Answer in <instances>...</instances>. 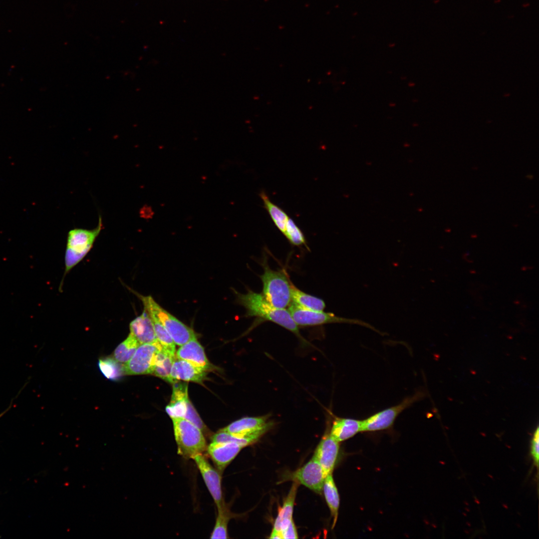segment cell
<instances>
[{
  "label": "cell",
  "mask_w": 539,
  "mask_h": 539,
  "mask_svg": "<svg viewBox=\"0 0 539 539\" xmlns=\"http://www.w3.org/2000/svg\"><path fill=\"white\" fill-rule=\"evenodd\" d=\"M531 455L534 460L535 465L538 467L539 459V428L535 431L531 443Z\"/></svg>",
  "instance_id": "f546056e"
},
{
  "label": "cell",
  "mask_w": 539,
  "mask_h": 539,
  "mask_svg": "<svg viewBox=\"0 0 539 539\" xmlns=\"http://www.w3.org/2000/svg\"><path fill=\"white\" fill-rule=\"evenodd\" d=\"M298 483L294 482L285 499L282 507L278 508L272 532L281 534L292 521V513Z\"/></svg>",
  "instance_id": "d6986e66"
},
{
  "label": "cell",
  "mask_w": 539,
  "mask_h": 539,
  "mask_svg": "<svg viewBox=\"0 0 539 539\" xmlns=\"http://www.w3.org/2000/svg\"><path fill=\"white\" fill-rule=\"evenodd\" d=\"M150 316L153 322L158 341L164 350L173 355H176V344L166 329L158 319L150 314Z\"/></svg>",
  "instance_id": "484cf974"
},
{
  "label": "cell",
  "mask_w": 539,
  "mask_h": 539,
  "mask_svg": "<svg viewBox=\"0 0 539 539\" xmlns=\"http://www.w3.org/2000/svg\"><path fill=\"white\" fill-rule=\"evenodd\" d=\"M287 309L299 327L344 323L363 326L384 335V333H382L369 323L360 319L338 316L333 313L325 312L324 311L306 309L292 302L288 306Z\"/></svg>",
  "instance_id": "8992f818"
},
{
  "label": "cell",
  "mask_w": 539,
  "mask_h": 539,
  "mask_svg": "<svg viewBox=\"0 0 539 539\" xmlns=\"http://www.w3.org/2000/svg\"><path fill=\"white\" fill-rule=\"evenodd\" d=\"M264 272L260 275L263 283V292L266 299L272 306L285 308L291 302V285L284 269L274 270L271 269L266 259L261 263Z\"/></svg>",
  "instance_id": "7a4b0ae2"
},
{
  "label": "cell",
  "mask_w": 539,
  "mask_h": 539,
  "mask_svg": "<svg viewBox=\"0 0 539 539\" xmlns=\"http://www.w3.org/2000/svg\"><path fill=\"white\" fill-rule=\"evenodd\" d=\"M130 333L140 344L158 343L150 314L146 309L130 323Z\"/></svg>",
  "instance_id": "9a60e30c"
},
{
  "label": "cell",
  "mask_w": 539,
  "mask_h": 539,
  "mask_svg": "<svg viewBox=\"0 0 539 539\" xmlns=\"http://www.w3.org/2000/svg\"><path fill=\"white\" fill-rule=\"evenodd\" d=\"M173 384L171 400L166 407V411L171 418H183L187 411L189 401L187 384L177 381Z\"/></svg>",
  "instance_id": "ac0fdd59"
},
{
  "label": "cell",
  "mask_w": 539,
  "mask_h": 539,
  "mask_svg": "<svg viewBox=\"0 0 539 539\" xmlns=\"http://www.w3.org/2000/svg\"><path fill=\"white\" fill-rule=\"evenodd\" d=\"M207 375V371L176 357L171 370V377L175 381L181 380L202 384Z\"/></svg>",
  "instance_id": "2e32d148"
},
{
  "label": "cell",
  "mask_w": 539,
  "mask_h": 539,
  "mask_svg": "<svg viewBox=\"0 0 539 539\" xmlns=\"http://www.w3.org/2000/svg\"><path fill=\"white\" fill-rule=\"evenodd\" d=\"M140 343L131 334L121 343H120L113 352V358L117 361L125 364L132 357Z\"/></svg>",
  "instance_id": "d4e9b609"
},
{
  "label": "cell",
  "mask_w": 539,
  "mask_h": 539,
  "mask_svg": "<svg viewBox=\"0 0 539 539\" xmlns=\"http://www.w3.org/2000/svg\"><path fill=\"white\" fill-rule=\"evenodd\" d=\"M291 302L304 309L323 311L325 303L322 299L307 294L291 285Z\"/></svg>",
  "instance_id": "44dd1931"
},
{
  "label": "cell",
  "mask_w": 539,
  "mask_h": 539,
  "mask_svg": "<svg viewBox=\"0 0 539 539\" xmlns=\"http://www.w3.org/2000/svg\"><path fill=\"white\" fill-rule=\"evenodd\" d=\"M98 367L102 374L108 379L117 380L126 375L124 364L114 358H101L98 361Z\"/></svg>",
  "instance_id": "cb8c5ba5"
},
{
  "label": "cell",
  "mask_w": 539,
  "mask_h": 539,
  "mask_svg": "<svg viewBox=\"0 0 539 539\" xmlns=\"http://www.w3.org/2000/svg\"><path fill=\"white\" fill-rule=\"evenodd\" d=\"M339 442L327 432L322 437L313 456L320 465L327 476L332 474L339 451Z\"/></svg>",
  "instance_id": "7c38bea8"
},
{
  "label": "cell",
  "mask_w": 539,
  "mask_h": 539,
  "mask_svg": "<svg viewBox=\"0 0 539 539\" xmlns=\"http://www.w3.org/2000/svg\"><path fill=\"white\" fill-rule=\"evenodd\" d=\"M10 407H11V406H9V407H8V408H7V409H6L5 410H4V411L3 412H2V413H1L0 414V418H1V417H2V416H3V415H4V414H5V413H6V412H7V411H8V410H9V409L10 408Z\"/></svg>",
  "instance_id": "d6a6232c"
},
{
  "label": "cell",
  "mask_w": 539,
  "mask_h": 539,
  "mask_svg": "<svg viewBox=\"0 0 539 539\" xmlns=\"http://www.w3.org/2000/svg\"><path fill=\"white\" fill-rule=\"evenodd\" d=\"M102 228L100 217L97 226L93 230L76 228L68 232L65 254V275L89 252Z\"/></svg>",
  "instance_id": "5b68a950"
},
{
  "label": "cell",
  "mask_w": 539,
  "mask_h": 539,
  "mask_svg": "<svg viewBox=\"0 0 539 539\" xmlns=\"http://www.w3.org/2000/svg\"><path fill=\"white\" fill-rule=\"evenodd\" d=\"M243 448L241 445L232 442H212L207 451L218 471L222 473Z\"/></svg>",
  "instance_id": "4fadbf2b"
},
{
  "label": "cell",
  "mask_w": 539,
  "mask_h": 539,
  "mask_svg": "<svg viewBox=\"0 0 539 539\" xmlns=\"http://www.w3.org/2000/svg\"><path fill=\"white\" fill-rule=\"evenodd\" d=\"M270 415L246 417L237 420L221 430L230 434L249 439L254 443L270 430L273 423Z\"/></svg>",
  "instance_id": "ba28073f"
},
{
  "label": "cell",
  "mask_w": 539,
  "mask_h": 539,
  "mask_svg": "<svg viewBox=\"0 0 539 539\" xmlns=\"http://www.w3.org/2000/svg\"><path fill=\"white\" fill-rule=\"evenodd\" d=\"M183 418L191 422L199 428L203 432L204 431L206 432V426L189 400L188 402L186 413Z\"/></svg>",
  "instance_id": "f1b7e54d"
},
{
  "label": "cell",
  "mask_w": 539,
  "mask_h": 539,
  "mask_svg": "<svg viewBox=\"0 0 539 539\" xmlns=\"http://www.w3.org/2000/svg\"><path fill=\"white\" fill-rule=\"evenodd\" d=\"M180 346L176 351L177 358L186 360L207 371L213 368L212 364L206 356L203 346L197 338Z\"/></svg>",
  "instance_id": "5bb4252c"
},
{
  "label": "cell",
  "mask_w": 539,
  "mask_h": 539,
  "mask_svg": "<svg viewBox=\"0 0 539 539\" xmlns=\"http://www.w3.org/2000/svg\"><path fill=\"white\" fill-rule=\"evenodd\" d=\"M281 535L282 539L298 538L296 527L293 520L287 528L281 532Z\"/></svg>",
  "instance_id": "4dcf8cb0"
},
{
  "label": "cell",
  "mask_w": 539,
  "mask_h": 539,
  "mask_svg": "<svg viewBox=\"0 0 539 539\" xmlns=\"http://www.w3.org/2000/svg\"><path fill=\"white\" fill-rule=\"evenodd\" d=\"M283 235L292 245L296 246L304 245L307 247L305 238L302 231L289 218L286 224Z\"/></svg>",
  "instance_id": "83f0119b"
},
{
  "label": "cell",
  "mask_w": 539,
  "mask_h": 539,
  "mask_svg": "<svg viewBox=\"0 0 539 539\" xmlns=\"http://www.w3.org/2000/svg\"><path fill=\"white\" fill-rule=\"evenodd\" d=\"M193 459L215 501L218 510L225 508L226 507L222 495L220 472L212 466L202 454L196 456Z\"/></svg>",
  "instance_id": "8fae6325"
},
{
  "label": "cell",
  "mask_w": 539,
  "mask_h": 539,
  "mask_svg": "<svg viewBox=\"0 0 539 539\" xmlns=\"http://www.w3.org/2000/svg\"><path fill=\"white\" fill-rule=\"evenodd\" d=\"M362 420L333 416L330 435L339 442L349 439L361 432Z\"/></svg>",
  "instance_id": "e0dca14e"
},
{
  "label": "cell",
  "mask_w": 539,
  "mask_h": 539,
  "mask_svg": "<svg viewBox=\"0 0 539 539\" xmlns=\"http://www.w3.org/2000/svg\"><path fill=\"white\" fill-rule=\"evenodd\" d=\"M322 491L331 512L333 519L332 528H333L337 520L340 500L338 490L332 474H329L325 477L323 484Z\"/></svg>",
  "instance_id": "7402d4cb"
},
{
  "label": "cell",
  "mask_w": 539,
  "mask_h": 539,
  "mask_svg": "<svg viewBox=\"0 0 539 539\" xmlns=\"http://www.w3.org/2000/svg\"><path fill=\"white\" fill-rule=\"evenodd\" d=\"M142 301L144 308L158 319L166 329L175 344L181 346L197 338L193 329L181 322L161 307L150 296H143L136 293Z\"/></svg>",
  "instance_id": "277c9868"
},
{
  "label": "cell",
  "mask_w": 539,
  "mask_h": 539,
  "mask_svg": "<svg viewBox=\"0 0 539 539\" xmlns=\"http://www.w3.org/2000/svg\"><path fill=\"white\" fill-rule=\"evenodd\" d=\"M260 196L263 201L265 208L268 211L275 225L284 234L286 224L289 219L288 216L281 208L271 202L264 191H262Z\"/></svg>",
  "instance_id": "603a6c76"
},
{
  "label": "cell",
  "mask_w": 539,
  "mask_h": 539,
  "mask_svg": "<svg viewBox=\"0 0 539 539\" xmlns=\"http://www.w3.org/2000/svg\"><path fill=\"white\" fill-rule=\"evenodd\" d=\"M424 393L418 391L400 403L378 412L362 420L361 432H375L390 428L397 417L405 409L422 399Z\"/></svg>",
  "instance_id": "52a82bcc"
},
{
  "label": "cell",
  "mask_w": 539,
  "mask_h": 539,
  "mask_svg": "<svg viewBox=\"0 0 539 539\" xmlns=\"http://www.w3.org/2000/svg\"><path fill=\"white\" fill-rule=\"evenodd\" d=\"M175 357V355L169 353L163 348L159 349L154 357L151 374L170 383L176 382L171 377V370Z\"/></svg>",
  "instance_id": "ffe728a7"
},
{
  "label": "cell",
  "mask_w": 539,
  "mask_h": 539,
  "mask_svg": "<svg viewBox=\"0 0 539 539\" xmlns=\"http://www.w3.org/2000/svg\"><path fill=\"white\" fill-rule=\"evenodd\" d=\"M326 475L319 463L312 458L303 466L288 475V479L321 494Z\"/></svg>",
  "instance_id": "30bf717a"
},
{
  "label": "cell",
  "mask_w": 539,
  "mask_h": 539,
  "mask_svg": "<svg viewBox=\"0 0 539 539\" xmlns=\"http://www.w3.org/2000/svg\"><path fill=\"white\" fill-rule=\"evenodd\" d=\"M237 301L246 310L247 317H256L258 321H270L293 333L303 345H311L300 334L299 327L293 320L288 309L274 307L265 298L262 293L249 289L246 293L236 292Z\"/></svg>",
  "instance_id": "6da1fadb"
},
{
  "label": "cell",
  "mask_w": 539,
  "mask_h": 539,
  "mask_svg": "<svg viewBox=\"0 0 539 539\" xmlns=\"http://www.w3.org/2000/svg\"><path fill=\"white\" fill-rule=\"evenodd\" d=\"M232 515L227 507L218 510L216 524L210 537L211 539H227L228 524Z\"/></svg>",
  "instance_id": "4316f807"
},
{
  "label": "cell",
  "mask_w": 539,
  "mask_h": 539,
  "mask_svg": "<svg viewBox=\"0 0 539 539\" xmlns=\"http://www.w3.org/2000/svg\"><path fill=\"white\" fill-rule=\"evenodd\" d=\"M161 348L159 342L140 344L131 359L124 364L126 375L151 374L156 353Z\"/></svg>",
  "instance_id": "9c48e42d"
},
{
  "label": "cell",
  "mask_w": 539,
  "mask_h": 539,
  "mask_svg": "<svg viewBox=\"0 0 539 539\" xmlns=\"http://www.w3.org/2000/svg\"><path fill=\"white\" fill-rule=\"evenodd\" d=\"M178 453L186 459H193L207 450L203 432L183 418H172Z\"/></svg>",
  "instance_id": "3957f363"
},
{
  "label": "cell",
  "mask_w": 539,
  "mask_h": 539,
  "mask_svg": "<svg viewBox=\"0 0 539 539\" xmlns=\"http://www.w3.org/2000/svg\"><path fill=\"white\" fill-rule=\"evenodd\" d=\"M269 538L270 539H282L281 535L280 534L277 533H274V532H271Z\"/></svg>",
  "instance_id": "1f68e13d"
}]
</instances>
